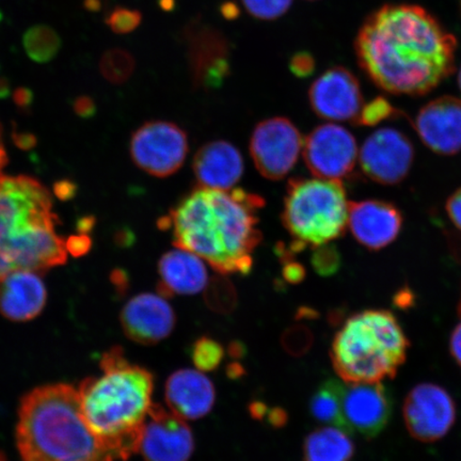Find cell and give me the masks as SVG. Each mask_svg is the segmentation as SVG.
<instances>
[{
  "instance_id": "22",
  "label": "cell",
  "mask_w": 461,
  "mask_h": 461,
  "mask_svg": "<svg viewBox=\"0 0 461 461\" xmlns=\"http://www.w3.org/2000/svg\"><path fill=\"white\" fill-rule=\"evenodd\" d=\"M167 405L173 413L184 420H199L214 406V384L205 375L194 370H180L167 380Z\"/></svg>"
},
{
  "instance_id": "15",
  "label": "cell",
  "mask_w": 461,
  "mask_h": 461,
  "mask_svg": "<svg viewBox=\"0 0 461 461\" xmlns=\"http://www.w3.org/2000/svg\"><path fill=\"white\" fill-rule=\"evenodd\" d=\"M411 140L402 132L383 129L367 138L361 148L362 171L371 180L395 185L405 178L413 163Z\"/></svg>"
},
{
  "instance_id": "10",
  "label": "cell",
  "mask_w": 461,
  "mask_h": 461,
  "mask_svg": "<svg viewBox=\"0 0 461 461\" xmlns=\"http://www.w3.org/2000/svg\"><path fill=\"white\" fill-rule=\"evenodd\" d=\"M183 37L194 88L212 90L221 86L230 75V49L226 36L198 17L188 23Z\"/></svg>"
},
{
  "instance_id": "11",
  "label": "cell",
  "mask_w": 461,
  "mask_h": 461,
  "mask_svg": "<svg viewBox=\"0 0 461 461\" xmlns=\"http://www.w3.org/2000/svg\"><path fill=\"white\" fill-rule=\"evenodd\" d=\"M402 416L414 439L432 443L442 439L452 429L456 420V405L441 385L420 384L406 396Z\"/></svg>"
},
{
  "instance_id": "30",
  "label": "cell",
  "mask_w": 461,
  "mask_h": 461,
  "mask_svg": "<svg viewBox=\"0 0 461 461\" xmlns=\"http://www.w3.org/2000/svg\"><path fill=\"white\" fill-rule=\"evenodd\" d=\"M251 16L262 21H274L285 15L293 0H241Z\"/></svg>"
},
{
  "instance_id": "29",
  "label": "cell",
  "mask_w": 461,
  "mask_h": 461,
  "mask_svg": "<svg viewBox=\"0 0 461 461\" xmlns=\"http://www.w3.org/2000/svg\"><path fill=\"white\" fill-rule=\"evenodd\" d=\"M190 356L198 370L212 372L217 370L221 365L224 350L221 344L215 339L202 337L194 343Z\"/></svg>"
},
{
  "instance_id": "46",
  "label": "cell",
  "mask_w": 461,
  "mask_h": 461,
  "mask_svg": "<svg viewBox=\"0 0 461 461\" xmlns=\"http://www.w3.org/2000/svg\"><path fill=\"white\" fill-rule=\"evenodd\" d=\"M296 316L297 320L314 319V317L316 316V312L314 310L310 308H301L298 310Z\"/></svg>"
},
{
  "instance_id": "32",
  "label": "cell",
  "mask_w": 461,
  "mask_h": 461,
  "mask_svg": "<svg viewBox=\"0 0 461 461\" xmlns=\"http://www.w3.org/2000/svg\"><path fill=\"white\" fill-rule=\"evenodd\" d=\"M396 113V109L391 105L389 101L384 97H377V99L367 103L366 105H363L356 123L363 126H375L393 117Z\"/></svg>"
},
{
  "instance_id": "44",
  "label": "cell",
  "mask_w": 461,
  "mask_h": 461,
  "mask_svg": "<svg viewBox=\"0 0 461 461\" xmlns=\"http://www.w3.org/2000/svg\"><path fill=\"white\" fill-rule=\"evenodd\" d=\"M7 164V154H5L3 136H2V129H0V176H2V170L4 167Z\"/></svg>"
},
{
  "instance_id": "48",
  "label": "cell",
  "mask_w": 461,
  "mask_h": 461,
  "mask_svg": "<svg viewBox=\"0 0 461 461\" xmlns=\"http://www.w3.org/2000/svg\"><path fill=\"white\" fill-rule=\"evenodd\" d=\"M458 314L461 317V297H460V302H459V304H458Z\"/></svg>"
},
{
  "instance_id": "34",
  "label": "cell",
  "mask_w": 461,
  "mask_h": 461,
  "mask_svg": "<svg viewBox=\"0 0 461 461\" xmlns=\"http://www.w3.org/2000/svg\"><path fill=\"white\" fill-rule=\"evenodd\" d=\"M142 21L140 11L118 7L106 17V24L117 34H126L140 27Z\"/></svg>"
},
{
  "instance_id": "24",
  "label": "cell",
  "mask_w": 461,
  "mask_h": 461,
  "mask_svg": "<svg viewBox=\"0 0 461 461\" xmlns=\"http://www.w3.org/2000/svg\"><path fill=\"white\" fill-rule=\"evenodd\" d=\"M354 455L348 432L337 426L317 429L305 438L304 461H350Z\"/></svg>"
},
{
  "instance_id": "21",
  "label": "cell",
  "mask_w": 461,
  "mask_h": 461,
  "mask_svg": "<svg viewBox=\"0 0 461 461\" xmlns=\"http://www.w3.org/2000/svg\"><path fill=\"white\" fill-rule=\"evenodd\" d=\"M48 292L41 276L19 270L0 281V314L13 321H28L41 314Z\"/></svg>"
},
{
  "instance_id": "47",
  "label": "cell",
  "mask_w": 461,
  "mask_h": 461,
  "mask_svg": "<svg viewBox=\"0 0 461 461\" xmlns=\"http://www.w3.org/2000/svg\"><path fill=\"white\" fill-rule=\"evenodd\" d=\"M159 5L164 11H172L176 8V0H159Z\"/></svg>"
},
{
  "instance_id": "12",
  "label": "cell",
  "mask_w": 461,
  "mask_h": 461,
  "mask_svg": "<svg viewBox=\"0 0 461 461\" xmlns=\"http://www.w3.org/2000/svg\"><path fill=\"white\" fill-rule=\"evenodd\" d=\"M358 148L351 132L337 124L317 126L305 138L303 158L308 169L322 180L341 181L353 172Z\"/></svg>"
},
{
  "instance_id": "37",
  "label": "cell",
  "mask_w": 461,
  "mask_h": 461,
  "mask_svg": "<svg viewBox=\"0 0 461 461\" xmlns=\"http://www.w3.org/2000/svg\"><path fill=\"white\" fill-rule=\"evenodd\" d=\"M447 212L455 226L461 230V188L447 200Z\"/></svg>"
},
{
  "instance_id": "1",
  "label": "cell",
  "mask_w": 461,
  "mask_h": 461,
  "mask_svg": "<svg viewBox=\"0 0 461 461\" xmlns=\"http://www.w3.org/2000/svg\"><path fill=\"white\" fill-rule=\"evenodd\" d=\"M355 45L363 70L390 94L423 95L455 68L456 40L418 5H384L368 17Z\"/></svg>"
},
{
  "instance_id": "28",
  "label": "cell",
  "mask_w": 461,
  "mask_h": 461,
  "mask_svg": "<svg viewBox=\"0 0 461 461\" xmlns=\"http://www.w3.org/2000/svg\"><path fill=\"white\" fill-rule=\"evenodd\" d=\"M136 62L130 51L121 49L107 50L100 63L103 77L113 84L125 83L135 70Z\"/></svg>"
},
{
  "instance_id": "20",
  "label": "cell",
  "mask_w": 461,
  "mask_h": 461,
  "mask_svg": "<svg viewBox=\"0 0 461 461\" xmlns=\"http://www.w3.org/2000/svg\"><path fill=\"white\" fill-rule=\"evenodd\" d=\"M193 170L198 187L229 190L243 176L244 158L233 144L211 141L195 153Z\"/></svg>"
},
{
  "instance_id": "31",
  "label": "cell",
  "mask_w": 461,
  "mask_h": 461,
  "mask_svg": "<svg viewBox=\"0 0 461 461\" xmlns=\"http://www.w3.org/2000/svg\"><path fill=\"white\" fill-rule=\"evenodd\" d=\"M311 263L316 272L321 276H330L339 272L341 267V255L337 248L326 244L314 248Z\"/></svg>"
},
{
  "instance_id": "3",
  "label": "cell",
  "mask_w": 461,
  "mask_h": 461,
  "mask_svg": "<svg viewBox=\"0 0 461 461\" xmlns=\"http://www.w3.org/2000/svg\"><path fill=\"white\" fill-rule=\"evenodd\" d=\"M101 373L77 388L80 408L92 432L113 461H126L138 453L149 408L154 377L132 365L123 350L103 355Z\"/></svg>"
},
{
  "instance_id": "26",
  "label": "cell",
  "mask_w": 461,
  "mask_h": 461,
  "mask_svg": "<svg viewBox=\"0 0 461 461\" xmlns=\"http://www.w3.org/2000/svg\"><path fill=\"white\" fill-rule=\"evenodd\" d=\"M23 45L32 60L46 63L53 60L59 53L61 40L53 28L37 25L25 32Z\"/></svg>"
},
{
  "instance_id": "7",
  "label": "cell",
  "mask_w": 461,
  "mask_h": 461,
  "mask_svg": "<svg viewBox=\"0 0 461 461\" xmlns=\"http://www.w3.org/2000/svg\"><path fill=\"white\" fill-rule=\"evenodd\" d=\"M348 206L341 181L294 177L288 182L282 223L294 255L307 247L330 244L341 238L348 224Z\"/></svg>"
},
{
  "instance_id": "41",
  "label": "cell",
  "mask_w": 461,
  "mask_h": 461,
  "mask_svg": "<svg viewBox=\"0 0 461 461\" xmlns=\"http://www.w3.org/2000/svg\"><path fill=\"white\" fill-rule=\"evenodd\" d=\"M268 407L262 402H253L249 405L251 417L256 420H263L267 417Z\"/></svg>"
},
{
  "instance_id": "23",
  "label": "cell",
  "mask_w": 461,
  "mask_h": 461,
  "mask_svg": "<svg viewBox=\"0 0 461 461\" xmlns=\"http://www.w3.org/2000/svg\"><path fill=\"white\" fill-rule=\"evenodd\" d=\"M158 274V294L165 298L194 295L203 291L209 284L202 258L180 248L160 258Z\"/></svg>"
},
{
  "instance_id": "19",
  "label": "cell",
  "mask_w": 461,
  "mask_h": 461,
  "mask_svg": "<svg viewBox=\"0 0 461 461\" xmlns=\"http://www.w3.org/2000/svg\"><path fill=\"white\" fill-rule=\"evenodd\" d=\"M420 140L432 151L454 155L461 149V100L442 96L420 109L416 119Z\"/></svg>"
},
{
  "instance_id": "17",
  "label": "cell",
  "mask_w": 461,
  "mask_h": 461,
  "mask_svg": "<svg viewBox=\"0 0 461 461\" xmlns=\"http://www.w3.org/2000/svg\"><path fill=\"white\" fill-rule=\"evenodd\" d=\"M120 321L126 337L132 342L149 346L170 336L176 317L165 297L143 293L124 305Z\"/></svg>"
},
{
  "instance_id": "2",
  "label": "cell",
  "mask_w": 461,
  "mask_h": 461,
  "mask_svg": "<svg viewBox=\"0 0 461 461\" xmlns=\"http://www.w3.org/2000/svg\"><path fill=\"white\" fill-rule=\"evenodd\" d=\"M262 197L244 189L197 187L161 217L158 227L170 230L173 245L193 252L221 275H248L261 243L258 212Z\"/></svg>"
},
{
  "instance_id": "33",
  "label": "cell",
  "mask_w": 461,
  "mask_h": 461,
  "mask_svg": "<svg viewBox=\"0 0 461 461\" xmlns=\"http://www.w3.org/2000/svg\"><path fill=\"white\" fill-rule=\"evenodd\" d=\"M281 341L286 353L301 357L310 349L313 343V336L307 327L295 325L285 331Z\"/></svg>"
},
{
  "instance_id": "50",
  "label": "cell",
  "mask_w": 461,
  "mask_h": 461,
  "mask_svg": "<svg viewBox=\"0 0 461 461\" xmlns=\"http://www.w3.org/2000/svg\"><path fill=\"white\" fill-rule=\"evenodd\" d=\"M0 461H8L2 453H0Z\"/></svg>"
},
{
  "instance_id": "43",
  "label": "cell",
  "mask_w": 461,
  "mask_h": 461,
  "mask_svg": "<svg viewBox=\"0 0 461 461\" xmlns=\"http://www.w3.org/2000/svg\"><path fill=\"white\" fill-rule=\"evenodd\" d=\"M245 374V368L239 362H234L232 365L228 366L227 375L230 379H238L244 376Z\"/></svg>"
},
{
  "instance_id": "6",
  "label": "cell",
  "mask_w": 461,
  "mask_h": 461,
  "mask_svg": "<svg viewBox=\"0 0 461 461\" xmlns=\"http://www.w3.org/2000/svg\"><path fill=\"white\" fill-rule=\"evenodd\" d=\"M409 339L387 310H366L348 317L331 346L334 371L346 384L393 379L405 363Z\"/></svg>"
},
{
  "instance_id": "51",
  "label": "cell",
  "mask_w": 461,
  "mask_h": 461,
  "mask_svg": "<svg viewBox=\"0 0 461 461\" xmlns=\"http://www.w3.org/2000/svg\"><path fill=\"white\" fill-rule=\"evenodd\" d=\"M3 20V14H2V11H0V22H2Z\"/></svg>"
},
{
  "instance_id": "9",
  "label": "cell",
  "mask_w": 461,
  "mask_h": 461,
  "mask_svg": "<svg viewBox=\"0 0 461 461\" xmlns=\"http://www.w3.org/2000/svg\"><path fill=\"white\" fill-rule=\"evenodd\" d=\"M303 137L296 125L284 117L262 121L253 131L250 154L256 168L270 181H279L296 165Z\"/></svg>"
},
{
  "instance_id": "42",
  "label": "cell",
  "mask_w": 461,
  "mask_h": 461,
  "mask_svg": "<svg viewBox=\"0 0 461 461\" xmlns=\"http://www.w3.org/2000/svg\"><path fill=\"white\" fill-rule=\"evenodd\" d=\"M228 353L233 359L244 358L247 350L245 345L239 341L230 342L228 348Z\"/></svg>"
},
{
  "instance_id": "27",
  "label": "cell",
  "mask_w": 461,
  "mask_h": 461,
  "mask_svg": "<svg viewBox=\"0 0 461 461\" xmlns=\"http://www.w3.org/2000/svg\"><path fill=\"white\" fill-rule=\"evenodd\" d=\"M205 303L217 313L228 314L238 305V294L226 275L219 274L207 284Z\"/></svg>"
},
{
  "instance_id": "35",
  "label": "cell",
  "mask_w": 461,
  "mask_h": 461,
  "mask_svg": "<svg viewBox=\"0 0 461 461\" xmlns=\"http://www.w3.org/2000/svg\"><path fill=\"white\" fill-rule=\"evenodd\" d=\"M315 58L309 51H298L290 60V70L294 77L307 78L312 77L315 72Z\"/></svg>"
},
{
  "instance_id": "4",
  "label": "cell",
  "mask_w": 461,
  "mask_h": 461,
  "mask_svg": "<svg viewBox=\"0 0 461 461\" xmlns=\"http://www.w3.org/2000/svg\"><path fill=\"white\" fill-rule=\"evenodd\" d=\"M53 201L41 183L0 176V281L19 270L65 264L68 243L57 232Z\"/></svg>"
},
{
  "instance_id": "38",
  "label": "cell",
  "mask_w": 461,
  "mask_h": 461,
  "mask_svg": "<svg viewBox=\"0 0 461 461\" xmlns=\"http://www.w3.org/2000/svg\"><path fill=\"white\" fill-rule=\"evenodd\" d=\"M449 351H451L455 362L461 368V321L454 328L451 339H449Z\"/></svg>"
},
{
  "instance_id": "45",
  "label": "cell",
  "mask_w": 461,
  "mask_h": 461,
  "mask_svg": "<svg viewBox=\"0 0 461 461\" xmlns=\"http://www.w3.org/2000/svg\"><path fill=\"white\" fill-rule=\"evenodd\" d=\"M86 10L91 11V13H96L102 8L101 0H85L84 3Z\"/></svg>"
},
{
  "instance_id": "5",
  "label": "cell",
  "mask_w": 461,
  "mask_h": 461,
  "mask_svg": "<svg viewBox=\"0 0 461 461\" xmlns=\"http://www.w3.org/2000/svg\"><path fill=\"white\" fill-rule=\"evenodd\" d=\"M16 445L22 461H113L86 422L77 389L67 384L23 397Z\"/></svg>"
},
{
  "instance_id": "36",
  "label": "cell",
  "mask_w": 461,
  "mask_h": 461,
  "mask_svg": "<svg viewBox=\"0 0 461 461\" xmlns=\"http://www.w3.org/2000/svg\"><path fill=\"white\" fill-rule=\"evenodd\" d=\"M284 264L282 268V276L284 279L291 285L301 284L305 278V269L302 264L294 259V258H288L281 261Z\"/></svg>"
},
{
  "instance_id": "8",
  "label": "cell",
  "mask_w": 461,
  "mask_h": 461,
  "mask_svg": "<svg viewBox=\"0 0 461 461\" xmlns=\"http://www.w3.org/2000/svg\"><path fill=\"white\" fill-rule=\"evenodd\" d=\"M185 131L168 121H149L131 136V157L138 168L157 177L175 175L188 154Z\"/></svg>"
},
{
  "instance_id": "18",
  "label": "cell",
  "mask_w": 461,
  "mask_h": 461,
  "mask_svg": "<svg viewBox=\"0 0 461 461\" xmlns=\"http://www.w3.org/2000/svg\"><path fill=\"white\" fill-rule=\"evenodd\" d=\"M348 224L354 238L367 249L377 251L393 243L399 236L402 217L388 202L368 200L351 202Z\"/></svg>"
},
{
  "instance_id": "39",
  "label": "cell",
  "mask_w": 461,
  "mask_h": 461,
  "mask_svg": "<svg viewBox=\"0 0 461 461\" xmlns=\"http://www.w3.org/2000/svg\"><path fill=\"white\" fill-rule=\"evenodd\" d=\"M267 418L270 426H273L275 429L284 428L288 420L286 411L280 407L268 409Z\"/></svg>"
},
{
  "instance_id": "40",
  "label": "cell",
  "mask_w": 461,
  "mask_h": 461,
  "mask_svg": "<svg viewBox=\"0 0 461 461\" xmlns=\"http://www.w3.org/2000/svg\"><path fill=\"white\" fill-rule=\"evenodd\" d=\"M221 14L224 19L228 21H234L239 19L240 11L239 5L233 2H226L221 5Z\"/></svg>"
},
{
  "instance_id": "52",
  "label": "cell",
  "mask_w": 461,
  "mask_h": 461,
  "mask_svg": "<svg viewBox=\"0 0 461 461\" xmlns=\"http://www.w3.org/2000/svg\"><path fill=\"white\" fill-rule=\"evenodd\" d=\"M309 2H314V0H309Z\"/></svg>"
},
{
  "instance_id": "16",
  "label": "cell",
  "mask_w": 461,
  "mask_h": 461,
  "mask_svg": "<svg viewBox=\"0 0 461 461\" xmlns=\"http://www.w3.org/2000/svg\"><path fill=\"white\" fill-rule=\"evenodd\" d=\"M311 108L320 118L356 122L363 107L358 79L342 67L321 74L309 90Z\"/></svg>"
},
{
  "instance_id": "13",
  "label": "cell",
  "mask_w": 461,
  "mask_h": 461,
  "mask_svg": "<svg viewBox=\"0 0 461 461\" xmlns=\"http://www.w3.org/2000/svg\"><path fill=\"white\" fill-rule=\"evenodd\" d=\"M393 405L383 383L344 384L343 429L370 440L387 428Z\"/></svg>"
},
{
  "instance_id": "14",
  "label": "cell",
  "mask_w": 461,
  "mask_h": 461,
  "mask_svg": "<svg viewBox=\"0 0 461 461\" xmlns=\"http://www.w3.org/2000/svg\"><path fill=\"white\" fill-rule=\"evenodd\" d=\"M194 449L193 432L185 420L158 403H152L138 449L144 460L188 461Z\"/></svg>"
},
{
  "instance_id": "25",
  "label": "cell",
  "mask_w": 461,
  "mask_h": 461,
  "mask_svg": "<svg viewBox=\"0 0 461 461\" xmlns=\"http://www.w3.org/2000/svg\"><path fill=\"white\" fill-rule=\"evenodd\" d=\"M344 384L336 379L327 380L310 400V412L321 423L343 429L342 397Z\"/></svg>"
},
{
  "instance_id": "49",
  "label": "cell",
  "mask_w": 461,
  "mask_h": 461,
  "mask_svg": "<svg viewBox=\"0 0 461 461\" xmlns=\"http://www.w3.org/2000/svg\"><path fill=\"white\" fill-rule=\"evenodd\" d=\"M458 84H459V88L461 90V70H460L459 77H458Z\"/></svg>"
}]
</instances>
